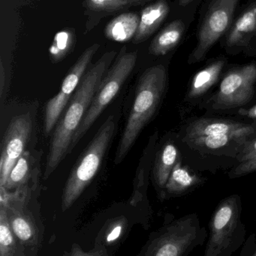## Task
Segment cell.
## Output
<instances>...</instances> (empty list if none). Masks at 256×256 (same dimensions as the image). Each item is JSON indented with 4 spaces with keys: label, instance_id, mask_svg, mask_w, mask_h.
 <instances>
[{
    "label": "cell",
    "instance_id": "cell-1",
    "mask_svg": "<svg viewBox=\"0 0 256 256\" xmlns=\"http://www.w3.org/2000/svg\"><path fill=\"white\" fill-rule=\"evenodd\" d=\"M115 50L105 52L83 76L66 112L55 127L49 153L47 158L44 178L48 179L69 153L72 138L87 114L93 97L117 57Z\"/></svg>",
    "mask_w": 256,
    "mask_h": 256
},
{
    "label": "cell",
    "instance_id": "cell-2",
    "mask_svg": "<svg viewBox=\"0 0 256 256\" xmlns=\"http://www.w3.org/2000/svg\"><path fill=\"white\" fill-rule=\"evenodd\" d=\"M167 74L162 64L149 68L141 75L133 106L117 147L115 164L122 162L150 121L160 103L166 86Z\"/></svg>",
    "mask_w": 256,
    "mask_h": 256
},
{
    "label": "cell",
    "instance_id": "cell-3",
    "mask_svg": "<svg viewBox=\"0 0 256 256\" xmlns=\"http://www.w3.org/2000/svg\"><path fill=\"white\" fill-rule=\"evenodd\" d=\"M207 230L195 214L165 222L150 234L138 256H189L202 246Z\"/></svg>",
    "mask_w": 256,
    "mask_h": 256
},
{
    "label": "cell",
    "instance_id": "cell-4",
    "mask_svg": "<svg viewBox=\"0 0 256 256\" xmlns=\"http://www.w3.org/2000/svg\"><path fill=\"white\" fill-rule=\"evenodd\" d=\"M116 127L115 117L110 116L77 161L63 190L62 196L63 212L73 206L99 171L114 136Z\"/></svg>",
    "mask_w": 256,
    "mask_h": 256
},
{
    "label": "cell",
    "instance_id": "cell-5",
    "mask_svg": "<svg viewBox=\"0 0 256 256\" xmlns=\"http://www.w3.org/2000/svg\"><path fill=\"white\" fill-rule=\"evenodd\" d=\"M240 198L228 197L219 203L209 222L203 256H232L246 242V226L240 218Z\"/></svg>",
    "mask_w": 256,
    "mask_h": 256
},
{
    "label": "cell",
    "instance_id": "cell-6",
    "mask_svg": "<svg viewBox=\"0 0 256 256\" xmlns=\"http://www.w3.org/2000/svg\"><path fill=\"white\" fill-rule=\"evenodd\" d=\"M137 58V51L127 52L126 46L122 48L120 54L116 57L114 64L105 74L82 122L75 132L72 138L69 153L72 152L80 140L96 122L105 108L116 97L123 84L133 72Z\"/></svg>",
    "mask_w": 256,
    "mask_h": 256
},
{
    "label": "cell",
    "instance_id": "cell-7",
    "mask_svg": "<svg viewBox=\"0 0 256 256\" xmlns=\"http://www.w3.org/2000/svg\"><path fill=\"white\" fill-rule=\"evenodd\" d=\"M240 0H213L204 16L196 48L189 58L194 63L203 60L216 42L229 28Z\"/></svg>",
    "mask_w": 256,
    "mask_h": 256
},
{
    "label": "cell",
    "instance_id": "cell-8",
    "mask_svg": "<svg viewBox=\"0 0 256 256\" xmlns=\"http://www.w3.org/2000/svg\"><path fill=\"white\" fill-rule=\"evenodd\" d=\"M99 48V44H93L83 52L65 78L58 94L47 103L45 114V132L47 135L57 126Z\"/></svg>",
    "mask_w": 256,
    "mask_h": 256
},
{
    "label": "cell",
    "instance_id": "cell-9",
    "mask_svg": "<svg viewBox=\"0 0 256 256\" xmlns=\"http://www.w3.org/2000/svg\"><path fill=\"white\" fill-rule=\"evenodd\" d=\"M255 63L230 70L224 76L217 93L213 98V108L230 109L246 104L255 94Z\"/></svg>",
    "mask_w": 256,
    "mask_h": 256
},
{
    "label": "cell",
    "instance_id": "cell-10",
    "mask_svg": "<svg viewBox=\"0 0 256 256\" xmlns=\"http://www.w3.org/2000/svg\"><path fill=\"white\" fill-rule=\"evenodd\" d=\"M33 123L30 114L16 116L11 121L3 140L0 160V186L3 188L12 168L24 154Z\"/></svg>",
    "mask_w": 256,
    "mask_h": 256
},
{
    "label": "cell",
    "instance_id": "cell-11",
    "mask_svg": "<svg viewBox=\"0 0 256 256\" xmlns=\"http://www.w3.org/2000/svg\"><path fill=\"white\" fill-rule=\"evenodd\" d=\"M255 131L253 126L248 124L223 120L201 118L194 122L186 129V140L225 134H240L249 136Z\"/></svg>",
    "mask_w": 256,
    "mask_h": 256
},
{
    "label": "cell",
    "instance_id": "cell-12",
    "mask_svg": "<svg viewBox=\"0 0 256 256\" xmlns=\"http://www.w3.org/2000/svg\"><path fill=\"white\" fill-rule=\"evenodd\" d=\"M168 13L169 6L165 0H159L143 9L134 43H141L149 38L165 20Z\"/></svg>",
    "mask_w": 256,
    "mask_h": 256
},
{
    "label": "cell",
    "instance_id": "cell-13",
    "mask_svg": "<svg viewBox=\"0 0 256 256\" xmlns=\"http://www.w3.org/2000/svg\"><path fill=\"white\" fill-rule=\"evenodd\" d=\"M256 36V2L252 3L234 22L227 38L229 46H243Z\"/></svg>",
    "mask_w": 256,
    "mask_h": 256
},
{
    "label": "cell",
    "instance_id": "cell-14",
    "mask_svg": "<svg viewBox=\"0 0 256 256\" xmlns=\"http://www.w3.org/2000/svg\"><path fill=\"white\" fill-rule=\"evenodd\" d=\"M140 16L135 13H123L111 20L105 27V36L110 40L126 42L134 38L139 25Z\"/></svg>",
    "mask_w": 256,
    "mask_h": 256
},
{
    "label": "cell",
    "instance_id": "cell-15",
    "mask_svg": "<svg viewBox=\"0 0 256 256\" xmlns=\"http://www.w3.org/2000/svg\"><path fill=\"white\" fill-rule=\"evenodd\" d=\"M184 31V24L181 20L173 21L153 38L149 48V52L154 56L165 55L178 44Z\"/></svg>",
    "mask_w": 256,
    "mask_h": 256
},
{
    "label": "cell",
    "instance_id": "cell-16",
    "mask_svg": "<svg viewBox=\"0 0 256 256\" xmlns=\"http://www.w3.org/2000/svg\"><path fill=\"white\" fill-rule=\"evenodd\" d=\"M225 66V61L218 60L204 68L194 76L189 91L190 98L204 94L217 81L219 74Z\"/></svg>",
    "mask_w": 256,
    "mask_h": 256
},
{
    "label": "cell",
    "instance_id": "cell-17",
    "mask_svg": "<svg viewBox=\"0 0 256 256\" xmlns=\"http://www.w3.org/2000/svg\"><path fill=\"white\" fill-rule=\"evenodd\" d=\"M178 150L172 143L165 144L158 154L155 164V180L158 186L165 188L173 168L177 162Z\"/></svg>",
    "mask_w": 256,
    "mask_h": 256
},
{
    "label": "cell",
    "instance_id": "cell-18",
    "mask_svg": "<svg viewBox=\"0 0 256 256\" xmlns=\"http://www.w3.org/2000/svg\"><path fill=\"white\" fill-rule=\"evenodd\" d=\"M199 183L200 179L198 176L183 166L181 162L178 161L171 172L165 189L168 195L179 196Z\"/></svg>",
    "mask_w": 256,
    "mask_h": 256
},
{
    "label": "cell",
    "instance_id": "cell-19",
    "mask_svg": "<svg viewBox=\"0 0 256 256\" xmlns=\"http://www.w3.org/2000/svg\"><path fill=\"white\" fill-rule=\"evenodd\" d=\"M150 0H84L83 6L87 12L95 14L98 18L114 13L132 6H141Z\"/></svg>",
    "mask_w": 256,
    "mask_h": 256
},
{
    "label": "cell",
    "instance_id": "cell-20",
    "mask_svg": "<svg viewBox=\"0 0 256 256\" xmlns=\"http://www.w3.org/2000/svg\"><path fill=\"white\" fill-rule=\"evenodd\" d=\"M75 31L73 28H64L54 36L49 49L50 57L53 63L62 61L70 54L75 44Z\"/></svg>",
    "mask_w": 256,
    "mask_h": 256
},
{
    "label": "cell",
    "instance_id": "cell-21",
    "mask_svg": "<svg viewBox=\"0 0 256 256\" xmlns=\"http://www.w3.org/2000/svg\"><path fill=\"white\" fill-rule=\"evenodd\" d=\"M246 136H247L240 134H225L196 137V138L187 140L186 141L192 146H197V147L217 149L226 146L232 140L237 141V140L245 138Z\"/></svg>",
    "mask_w": 256,
    "mask_h": 256
},
{
    "label": "cell",
    "instance_id": "cell-22",
    "mask_svg": "<svg viewBox=\"0 0 256 256\" xmlns=\"http://www.w3.org/2000/svg\"><path fill=\"white\" fill-rule=\"evenodd\" d=\"M30 159L27 154H24L18 160L15 166L12 168L3 188L7 190L13 189L24 183L30 173Z\"/></svg>",
    "mask_w": 256,
    "mask_h": 256
},
{
    "label": "cell",
    "instance_id": "cell-23",
    "mask_svg": "<svg viewBox=\"0 0 256 256\" xmlns=\"http://www.w3.org/2000/svg\"><path fill=\"white\" fill-rule=\"evenodd\" d=\"M7 214L3 207L0 212V256H10L15 246L13 234H12Z\"/></svg>",
    "mask_w": 256,
    "mask_h": 256
},
{
    "label": "cell",
    "instance_id": "cell-24",
    "mask_svg": "<svg viewBox=\"0 0 256 256\" xmlns=\"http://www.w3.org/2000/svg\"><path fill=\"white\" fill-rule=\"evenodd\" d=\"M9 222L14 234L21 242H28L33 239L34 230L30 221L24 215H14L13 218L9 220Z\"/></svg>",
    "mask_w": 256,
    "mask_h": 256
},
{
    "label": "cell",
    "instance_id": "cell-25",
    "mask_svg": "<svg viewBox=\"0 0 256 256\" xmlns=\"http://www.w3.org/2000/svg\"><path fill=\"white\" fill-rule=\"evenodd\" d=\"M64 256H108V250L105 244H98L93 250L85 252L78 245L74 244L69 252Z\"/></svg>",
    "mask_w": 256,
    "mask_h": 256
},
{
    "label": "cell",
    "instance_id": "cell-26",
    "mask_svg": "<svg viewBox=\"0 0 256 256\" xmlns=\"http://www.w3.org/2000/svg\"><path fill=\"white\" fill-rule=\"evenodd\" d=\"M125 226H126V221L124 220H118L112 222L106 234V238H105L106 243L111 244L119 240L124 232Z\"/></svg>",
    "mask_w": 256,
    "mask_h": 256
},
{
    "label": "cell",
    "instance_id": "cell-27",
    "mask_svg": "<svg viewBox=\"0 0 256 256\" xmlns=\"http://www.w3.org/2000/svg\"><path fill=\"white\" fill-rule=\"evenodd\" d=\"M240 256H256V234L252 233L243 244Z\"/></svg>",
    "mask_w": 256,
    "mask_h": 256
},
{
    "label": "cell",
    "instance_id": "cell-28",
    "mask_svg": "<svg viewBox=\"0 0 256 256\" xmlns=\"http://www.w3.org/2000/svg\"><path fill=\"white\" fill-rule=\"evenodd\" d=\"M255 161H256V140L245 149L240 160V165H246Z\"/></svg>",
    "mask_w": 256,
    "mask_h": 256
},
{
    "label": "cell",
    "instance_id": "cell-29",
    "mask_svg": "<svg viewBox=\"0 0 256 256\" xmlns=\"http://www.w3.org/2000/svg\"><path fill=\"white\" fill-rule=\"evenodd\" d=\"M256 170V161L251 162L246 165H239L237 168L234 170V176H239L240 174H246V173L251 172Z\"/></svg>",
    "mask_w": 256,
    "mask_h": 256
},
{
    "label": "cell",
    "instance_id": "cell-30",
    "mask_svg": "<svg viewBox=\"0 0 256 256\" xmlns=\"http://www.w3.org/2000/svg\"><path fill=\"white\" fill-rule=\"evenodd\" d=\"M239 114L250 118H256V104L249 110H240Z\"/></svg>",
    "mask_w": 256,
    "mask_h": 256
},
{
    "label": "cell",
    "instance_id": "cell-31",
    "mask_svg": "<svg viewBox=\"0 0 256 256\" xmlns=\"http://www.w3.org/2000/svg\"><path fill=\"white\" fill-rule=\"evenodd\" d=\"M0 94L3 96V88H4V80H5V72L4 68H3V63H1V72H0Z\"/></svg>",
    "mask_w": 256,
    "mask_h": 256
},
{
    "label": "cell",
    "instance_id": "cell-32",
    "mask_svg": "<svg viewBox=\"0 0 256 256\" xmlns=\"http://www.w3.org/2000/svg\"><path fill=\"white\" fill-rule=\"evenodd\" d=\"M192 1H193V0H179V3H180V6H186V4L192 2Z\"/></svg>",
    "mask_w": 256,
    "mask_h": 256
}]
</instances>
